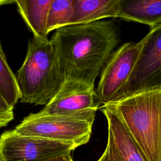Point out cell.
<instances>
[{
  "instance_id": "6da1fadb",
  "label": "cell",
  "mask_w": 161,
  "mask_h": 161,
  "mask_svg": "<svg viewBox=\"0 0 161 161\" xmlns=\"http://www.w3.org/2000/svg\"><path fill=\"white\" fill-rule=\"evenodd\" d=\"M50 40L65 77L94 86L120 38L117 25L103 19L60 28Z\"/></svg>"
},
{
  "instance_id": "7a4b0ae2",
  "label": "cell",
  "mask_w": 161,
  "mask_h": 161,
  "mask_svg": "<svg viewBox=\"0 0 161 161\" xmlns=\"http://www.w3.org/2000/svg\"><path fill=\"white\" fill-rule=\"evenodd\" d=\"M101 107L119 119L147 161H161V89L139 92Z\"/></svg>"
},
{
  "instance_id": "3957f363",
  "label": "cell",
  "mask_w": 161,
  "mask_h": 161,
  "mask_svg": "<svg viewBox=\"0 0 161 161\" xmlns=\"http://www.w3.org/2000/svg\"><path fill=\"white\" fill-rule=\"evenodd\" d=\"M22 103L45 106L65 78L49 39L28 41L23 63L16 75Z\"/></svg>"
},
{
  "instance_id": "277c9868",
  "label": "cell",
  "mask_w": 161,
  "mask_h": 161,
  "mask_svg": "<svg viewBox=\"0 0 161 161\" xmlns=\"http://www.w3.org/2000/svg\"><path fill=\"white\" fill-rule=\"evenodd\" d=\"M94 121L81 116L38 112L25 117L14 130L21 135L73 143L79 147L89 141Z\"/></svg>"
},
{
  "instance_id": "5b68a950",
  "label": "cell",
  "mask_w": 161,
  "mask_h": 161,
  "mask_svg": "<svg viewBox=\"0 0 161 161\" xmlns=\"http://www.w3.org/2000/svg\"><path fill=\"white\" fill-rule=\"evenodd\" d=\"M138 43L136 64L118 99L142 91L161 89V24L151 28Z\"/></svg>"
},
{
  "instance_id": "8992f818",
  "label": "cell",
  "mask_w": 161,
  "mask_h": 161,
  "mask_svg": "<svg viewBox=\"0 0 161 161\" xmlns=\"http://www.w3.org/2000/svg\"><path fill=\"white\" fill-rule=\"evenodd\" d=\"M77 148L73 143L24 136L10 130L0 136V160L43 161L71 153Z\"/></svg>"
},
{
  "instance_id": "52a82bcc",
  "label": "cell",
  "mask_w": 161,
  "mask_h": 161,
  "mask_svg": "<svg viewBox=\"0 0 161 161\" xmlns=\"http://www.w3.org/2000/svg\"><path fill=\"white\" fill-rule=\"evenodd\" d=\"M100 106L94 86L65 77L56 94L39 112L45 114L81 116L94 120Z\"/></svg>"
},
{
  "instance_id": "ba28073f",
  "label": "cell",
  "mask_w": 161,
  "mask_h": 161,
  "mask_svg": "<svg viewBox=\"0 0 161 161\" xmlns=\"http://www.w3.org/2000/svg\"><path fill=\"white\" fill-rule=\"evenodd\" d=\"M140 48L138 42H126L111 55L101 72L96 90L101 106L119 98L132 73Z\"/></svg>"
},
{
  "instance_id": "9c48e42d",
  "label": "cell",
  "mask_w": 161,
  "mask_h": 161,
  "mask_svg": "<svg viewBox=\"0 0 161 161\" xmlns=\"http://www.w3.org/2000/svg\"><path fill=\"white\" fill-rule=\"evenodd\" d=\"M105 116L108 130L111 133L121 161H147L140 148L119 119L105 108H99Z\"/></svg>"
},
{
  "instance_id": "30bf717a",
  "label": "cell",
  "mask_w": 161,
  "mask_h": 161,
  "mask_svg": "<svg viewBox=\"0 0 161 161\" xmlns=\"http://www.w3.org/2000/svg\"><path fill=\"white\" fill-rule=\"evenodd\" d=\"M120 3L121 0H74L70 25L86 24L104 18H118Z\"/></svg>"
},
{
  "instance_id": "8fae6325",
  "label": "cell",
  "mask_w": 161,
  "mask_h": 161,
  "mask_svg": "<svg viewBox=\"0 0 161 161\" xmlns=\"http://www.w3.org/2000/svg\"><path fill=\"white\" fill-rule=\"evenodd\" d=\"M52 0H15L18 11L22 17L33 38H48L47 19Z\"/></svg>"
},
{
  "instance_id": "7c38bea8",
  "label": "cell",
  "mask_w": 161,
  "mask_h": 161,
  "mask_svg": "<svg viewBox=\"0 0 161 161\" xmlns=\"http://www.w3.org/2000/svg\"><path fill=\"white\" fill-rule=\"evenodd\" d=\"M118 18L152 28L161 24V0H121Z\"/></svg>"
},
{
  "instance_id": "4fadbf2b",
  "label": "cell",
  "mask_w": 161,
  "mask_h": 161,
  "mask_svg": "<svg viewBox=\"0 0 161 161\" xmlns=\"http://www.w3.org/2000/svg\"><path fill=\"white\" fill-rule=\"evenodd\" d=\"M0 95L7 103L14 108L19 101L20 92L15 74L8 63L0 42Z\"/></svg>"
},
{
  "instance_id": "5bb4252c",
  "label": "cell",
  "mask_w": 161,
  "mask_h": 161,
  "mask_svg": "<svg viewBox=\"0 0 161 161\" xmlns=\"http://www.w3.org/2000/svg\"><path fill=\"white\" fill-rule=\"evenodd\" d=\"M74 0H52L50 6L47 32L56 30L70 24Z\"/></svg>"
},
{
  "instance_id": "9a60e30c",
  "label": "cell",
  "mask_w": 161,
  "mask_h": 161,
  "mask_svg": "<svg viewBox=\"0 0 161 161\" xmlns=\"http://www.w3.org/2000/svg\"><path fill=\"white\" fill-rule=\"evenodd\" d=\"M97 161H121L111 133L108 132L107 143L104 151Z\"/></svg>"
},
{
  "instance_id": "2e32d148",
  "label": "cell",
  "mask_w": 161,
  "mask_h": 161,
  "mask_svg": "<svg viewBox=\"0 0 161 161\" xmlns=\"http://www.w3.org/2000/svg\"><path fill=\"white\" fill-rule=\"evenodd\" d=\"M13 108L0 95V128L6 126L14 119Z\"/></svg>"
},
{
  "instance_id": "e0dca14e",
  "label": "cell",
  "mask_w": 161,
  "mask_h": 161,
  "mask_svg": "<svg viewBox=\"0 0 161 161\" xmlns=\"http://www.w3.org/2000/svg\"><path fill=\"white\" fill-rule=\"evenodd\" d=\"M70 153H68L54 156L43 161H74Z\"/></svg>"
},
{
  "instance_id": "ac0fdd59",
  "label": "cell",
  "mask_w": 161,
  "mask_h": 161,
  "mask_svg": "<svg viewBox=\"0 0 161 161\" xmlns=\"http://www.w3.org/2000/svg\"><path fill=\"white\" fill-rule=\"evenodd\" d=\"M15 3V0H0V6Z\"/></svg>"
},
{
  "instance_id": "d6986e66",
  "label": "cell",
  "mask_w": 161,
  "mask_h": 161,
  "mask_svg": "<svg viewBox=\"0 0 161 161\" xmlns=\"http://www.w3.org/2000/svg\"><path fill=\"white\" fill-rule=\"evenodd\" d=\"M0 161H1V160H0Z\"/></svg>"
}]
</instances>
